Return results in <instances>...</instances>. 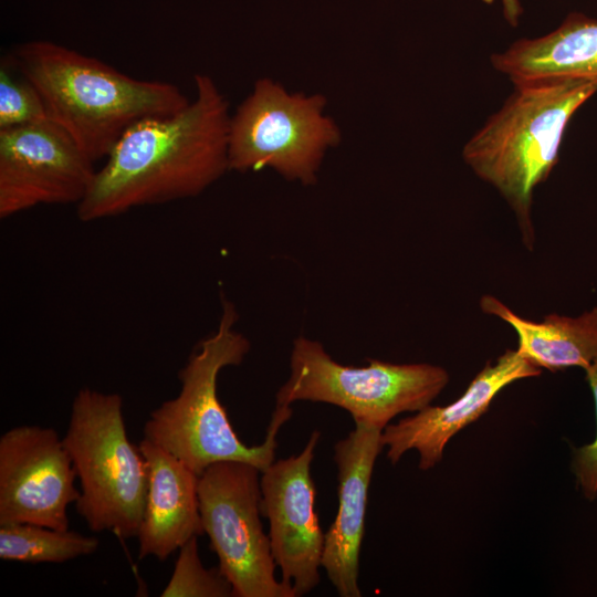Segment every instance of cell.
Listing matches in <instances>:
<instances>
[{
	"label": "cell",
	"mask_w": 597,
	"mask_h": 597,
	"mask_svg": "<svg viewBox=\"0 0 597 597\" xmlns=\"http://www.w3.org/2000/svg\"><path fill=\"white\" fill-rule=\"evenodd\" d=\"M195 85L185 108L123 134L77 205L82 221L198 196L230 170L229 103L209 75L196 74Z\"/></svg>",
	"instance_id": "1"
},
{
	"label": "cell",
	"mask_w": 597,
	"mask_h": 597,
	"mask_svg": "<svg viewBox=\"0 0 597 597\" xmlns=\"http://www.w3.org/2000/svg\"><path fill=\"white\" fill-rule=\"evenodd\" d=\"M9 57L40 93L48 119L94 163L106 158L135 123L176 114L189 104L171 83L134 78L51 41L22 43Z\"/></svg>",
	"instance_id": "2"
},
{
	"label": "cell",
	"mask_w": 597,
	"mask_h": 597,
	"mask_svg": "<svg viewBox=\"0 0 597 597\" xmlns=\"http://www.w3.org/2000/svg\"><path fill=\"white\" fill-rule=\"evenodd\" d=\"M502 107L468 140L462 156L516 216L522 241L533 249V193L558 161L564 133L597 86L573 80L514 84Z\"/></svg>",
	"instance_id": "3"
},
{
	"label": "cell",
	"mask_w": 597,
	"mask_h": 597,
	"mask_svg": "<svg viewBox=\"0 0 597 597\" xmlns=\"http://www.w3.org/2000/svg\"><path fill=\"white\" fill-rule=\"evenodd\" d=\"M234 305L223 301L218 328L202 339L179 370V394L151 411L144 438L161 447L198 475L221 461H240L261 472L275 460L276 437L292 416L291 407H275L264 441L242 442L217 394L220 371L240 365L250 350L249 339L234 329Z\"/></svg>",
	"instance_id": "4"
},
{
	"label": "cell",
	"mask_w": 597,
	"mask_h": 597,
	"mask_svg": "<svg viewBox=\"0 0 597 597\" xmlns=\"http://www.w3.org/2000/svg\"><path fill=\"white\" fill-rule=\"evenodd\" d=\"M63 443L80 481L75 507L93 532L137 537L148 490V465L126 431L123 399L78 390Z\"/></svg>",
	"instance_id": "5"
},
{
	"label": "cell",
	"mask_w": 597,
	"mask_h": 597,
	"mask_svg": "<svg viewBox=\"0 0 597 597\" xmlns=\"http://www.w3.org/2000/svg\"><path fill=\"white\" fill-rule=\"evenodd\" d=\"M290 377L276 392V406L300 400L345 409L354 422L385 428L402 412L429 406L449 383L448 371L428 363L394 364L369 359L364 367L337 363L324 346L298 336L290 357Z\"/></svg>",
	"instance_id": "6"
},
{
	"label": "cell",
	"mask_w": 597,
	"mask_h": 597,
	"mask_svg": "<svg viewBox=\"0 0 597 597\" xmlns=\"http://www.w3.org/2000/svg\"><path fill=\"white\" fill-rule=\"evenodd\" d=\"M325 105L321 94L289 93L260 78L230 118L229 169L272 168L287 180L315 184L326 151L341 142Z\"/></svg>",
	"instance_id": "7"
},
{
	"label": "cell",
	"mask_w": 597,
	"mask_h": 597,
	"mask_svg": "<svg viewBox=\"0 0 597 597\" xmlns=\"http://www.w3.org/2000/svg\"><path fill=\"white\" fill-rule=\"evenodd\" d=\"M261 471L247 462L221 461L198 479L203 533L218 568L235 597H295L275 577V562L261 515Z\"/></svg>",
	"instance_id": "8"
},
{
	"label": "cell",
	"mask_w": 597,
	"mask_h": 597,
	"mask_svg": "<svg viewBox=\"0 0 597 597\" xmlns=\"http://www.w3.org/2000/svg\"><path fill=\"white\" fill-rule=\"evenodd\" d=\"M96 170L72 137L50 119L0 129V218L40 205H78Z\"/></svg>",
	"instance_id": "9"
},
{
	"label": "cell",
	"mask_w": 597,
	"mask_h": 597,
	"mask_svg": "<svg viewBox=\"0 0 597 597\" xmlns=\"http://www.w3.org/2000/svg\"><path fill=\"white\" fill-rule=\"evenodd\" d=\"M76 472L57 432L21 425L0 437V525L28 523L69 530Z\"/></svg>",
	"instance_id": "10"
},
{
	"label": "cell",
	"mask_w": 597,
	"mask_h": 597,
	"mask_svg": "<svg viewBox=\"0 0 597 597\" xmlns=\"http://www.w3.org/2000/svg\"><path fill=\"white\" fill-rule=\"evenodd\" d=\"M320 438V431H313L298 454L274 460L260 475V509L269 522L271 552L281 582L295 597L311 593L320 583L325 533L315 511L311 475Z\"/></svg>",
	"instance_id": "11"
},
{
	"label": "cell",
	"mask_w": 597,
	"mask_h": 597,
	"mask_svg": "<svg viewBox=\"0 0 597 597\" xmlns=\"http://www.w3.org/2000/svg\"><path fill=\"white\" fill-rule=\"evenodd\" d=\"M541 370L516 349H507L494 364L489 362L453 402L436 407L429 405L413 416L387 425L381 440L387 447L388 460L396 464L413 449L419 453V469H432L442 460L451 438L485 413L503 388L520 379L536 377Z\"/></svg>",
	"instance_id": "12"
},
{
	"label": "cell",
	"mask_w": 597,
	"mask_h": 597,
	"mask_svg": "<svg viewBox=\"0 0 597 597\" xmlns=\"http://www.w3.org/2000/svg\"><path fill=\"white\" fill-rule=\"evenodd\" d=\"M383 428L356 422L334 446L338 507L325 533L322 567L341 597H360L359 555L365 532L368 490L376 459L384 448Z\"/></svg>",
	"instance_id": "13"
},
{
	"label": "cell",
	"mask_w": 597,
	"mask_h": 597,
	"mask_svg": "<svg viewBox=\"0 0 597 597\" xmlns=\"http://www.w3.org/2000/svg\"><path fill=\"white\" fill-rule=\"evenodd\" d=\"M138 446L148 465L146 505L137 534L138 557L166 561L191 537L203 534L199 475L146 438Z\"/></svg>",
	"instance_id": "14"
},
{
	"label": "cell",
	"mask_w": 597,
	"mask_h": 597,
	"mask_svg": "<svg viewBox=\"0 0 597 597\" xmlns=\"http://www.w3.org/2000/svg\"><path fill=\"white\" fill-rule=\"evenodd\" d=\"M491 61L514 84L573 80L597 86V20L572 12L552 32L520 39Z\"/></svg>",
	"instance_id": "15"
},
{
	"label": "cell",
	"mask_w": 597,
	"mask_h": 597,
	"mask_svg": "<svg viewBox=\"0 0 597 597\" xmlns=\"http://www.w3.org/2000/svg\"><path fill=\"white\" fill-rule=\"evenodd\" d=\"M480 307L515 331L516 352L541 369H586L597 356V306L578 316L548 314L542 322L523 318L492 295H483Z\"/></svg>",
	"instance_id": "16"
},
{
	"label": "cell",
	"mask_w": 597,
	"mask_h": 597,
	"mask_svg": "<svg viewBox=\"0 0 597 597\" xmlns=\"http://www.w3.org/2000/svg\"><path fill=\"white\" fill-rule=\"evenodd\" d=\"M98 538L70 530L28 523L0 525V558L22 563H63L94 553Z\"/></svg>",
	"instance_id": "17"
},
{
	"label": "cell",
	"mask_w": 597,
	"mask_h": 597,
	"mask_svg": "<svg viewBox=\"0 0 597 597\" xmlns=\"http://www.w3.org/2000/svg\"><path fill=\"white\" fill-rule=\"evenodd\" d=\"M197 537L180 546L169 582L161 597H230L232 586L218 567L206 568L198 552Z\"/></svg>",
	"instance_id": "18"
},
{
	"label": "cell",
	"mask_w": 597,
	"mask_h": 597,
	"mask_svg": "<svg viewBox=\"0 0 597 597\" xmlns=\"http://www.w3.org/2000/svg\"><path fill=\"white\" fill-rule=\"evenodd\" d=\"M44 119L46 111L38 90L24 76L15 77L4 60L0 67V129Z\"/></svg>",
	"instance_id": "19"
},
{
	"label": "cell",
	"mask_w": 597,
	"mask_h": 597,
	"mask_svg": "<svg viewBox=\"0 0 597 597\" xmlns=\"http://www.w3.org/2000/svg\"><path fill=\"white\" fill-rule=\"evenodd\" d=\"M584 370L594 396L597 422V356ZM572 471L584 496L594 500L597 496V430L591 443L573 450Z\"/></svg>",
	"instance_id": "20"
},
{
	"label": "cell",
	"mask_w": 597,
	"mask_h": 597,
	"mask_svg": "<svg viewBox=\"0 0 597 597\" xmlns=\"http://www.w3.org/2000/svg\"><path fill=\"white\" fill-rule=\"evenodd\" d=\"M502 2L504 17L511 24H516L522 11L519 0H502Z\"/></svg>",
	"instance_id": "21"
}]
</instances>
